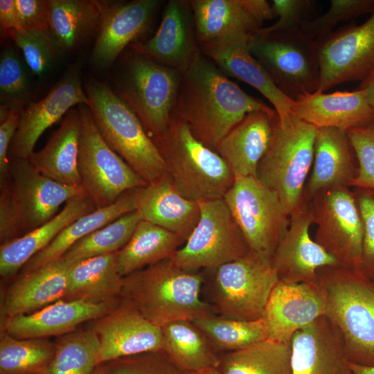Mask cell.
<instances>
[{"label":"cell","mask_w":374,"mask_h":374,"mask_svg":"<svg viewBox=\"0 0 374 374\" xmlns=\"http://www.w3.org/2000/svg\"><path fill=\"white\" fill-rule=\"evenodd\" d=\"M276 111L245 93L202 52L183 72L171 118L185 123L201 143L216 151L247 114Z\"/></svg>","instance_id":"cell-1"},{"label":"cell","mask_w":374,"mask_h":374,"mask_svg":"<svg viewBox=\"0 0 374 374\" xmlns=\"http://www.w3.org/2000/svg\"><path fill=\"white\" fill-rule=\"evenodd\" d=\"M203 283L202 274L183 269L168 258L124 276L121 300L161 328L173 321L215 314L201 299Z\"/></svg>","instance_id":"cell-2"},{"label":"cell","mask_w":374,"mask_h":374,"mask_svg":"<svg viewBox=\"0 0 374 374\" xmlns=\"http://www.w3.org/2000/svg\"><path fill=\"white\" fill-rule=\"evenodd\" d=\"M317 273L325 315L342 336L346 360L374 366V280L339 265Z\"/></svg>","instance_id":"cell-3"},{"label":"cell","mask_w":374,"mask_h":374,"mask_svg":"<svg viewBox=\"0 0 374 374\" xmlns=\"http://www.w3.org/2000/svg\"><path fill=\"white\" fill-rule=\"evenodd\" d=\"M178 192L196 202L223 199L235 175L221 156L201 143L188 126L171 118L166 132L154 140Z\"/></svg>","instance_id":"cell-4"},{"label":"cell","mask_w":374,"mask_h":374,"mask_svg":"<svg viewBox=\"0 0 374 374\" xmlns=\"http://www.w3.org/2000/svg\"><path fill=\"white\" fill-rule=\"evenodd\" d=\"M84 89L93 121L107 144L148 183L165 175L166 166L157 145L110 86L90 78Z\"/></svg>","instance_id":"cell-5"},{"label":"cell","mask_w":374,"mask_h":374,"mask_svg":"<svg viewBox=\"0 0 374 374\" xmlns=\"http://www.w3.org/2000/svg\"><path fill=\"white\" fill-rule=\"evenodd\" d=\"M316 131L293 114L284 120L276 115L269 147L258 166L256 177L277 194L290 217L305 199Z\"/></svg>","instance_id":"cell-6"},{"label":"cell","mask_w":374,"mask_h":374,"mask_svg":"<svg viewBox=\"0 0 374 374\" xmlns=\"http://www.w3.org/2000/svg\"><path fill=\"white\" fill-rule=\"evenodd\" d=\"M181 76V72L133 51L125 57L113 91L153 141L169 126Z\"/></svg>","instance_id":"cell-7"},{"label":"cell","mask_w":374,"mask_h":374,"mask_svg":"<svg viewBox=\"0 0 374 374\" xmlns=\"http://www.w3.org/2000/svg\"><path fill=\"white\" fill-rule=\"evenodd\" d=\"M249 48L277 87L292 100L318 89L317 42L302 29L256 33Z\"/></svg>","instance_id":"cell-8"},{"label":"cell","mask_w":374,"mask_h":374,"mask_svg":"<svg viewBox=\"0 0 374 374\" xmlns=\"http://www.w3.org/2000/svg\"><path fill=\"white\" fill-rule=\"evenodd\" d=\"M214 269L211 305L214 312L240 321L262 319L269 297L278 282L271 258L250 251L242 258Z\"/></svg>","instance_id":"cell-9"},{"label":"cell","mask_w":374,"mask_h":374,"mask_svg":"<svg viewBox=\"0 0 374 374\" xmlns=\"http://www.w3.org/2000/svg\"><path fill=\"white\" fill-rule=\"evenodd\" d=\"M80 136L78 171L82 186L96 208L114 204L125 193L145 186L101 136L88 106H78Z\"/></svg>","instance_id":"cell-10"},{"label":"cell","mask_w":374,"mask_h":374,"mask_svg":"<svg viewBox=\"0 0 374 374\" xmlns=\"http://www.w3.org/2000/svg\"><path fill=\"white\" fill-rule=\"evenodd\" d=\"M223 199L250 251L271 258L290 217L277 194L256 177H235Z\"/></svg>","instance_id":"cell-11"},{"label":"cell","mask_w":374,"mask_h":374,"mask_svg":"<svg viewBox=\"0 0 374 374\" xmlns=\"http://www.w3.org/2000/svg\"><path fill=\"white\" fill-rule=\"evenodd\" d=\"M197 226L171 258L179 267L213 269L240 259L250 249L223 199L198 202Z\"/></svg>","instance_id":"cell-12"},{"label":"cell","mask_w":374,"mask_h":374,"mask_svg":"<svg viewBox=\"0 0 374 374\" xmlns=\"http://www.w3.org/2000/svg\"><path fill=\"white\" fill-rule=\"evenodd\" d=\"M315 241L339 266L361 270L363 228L353 190L341 187L320 191L310 200Z\"/></svg>","instance_id":"cell-13"},{"label":"cell","mask_w":374,"mask_h":374,"mask_svg":"<svg viewBox=\"0 0 374 374\" xmlns=\"http://www.w3.org/2000/svg\"><path fill=\"white\" fill-rule=\"evenodd\" d=\"M320 81L317 91L359 81L374 71V10L361 24H346L317 40Z\"/></svg>","instance_id":"cell-14"},{"label":"cell","mask_w":374,"mask_h":374,"mask_svg":"<svg viewBox=\"0 0 374 374\" xmlns=\"http://www.w3.org/2000/svg\"><path fill=\"white\" fill-rule=\"evenodd\" d=\"M89 106L81 79V62L73 63L41 100L20 112L17 129L10 146L9 159H29L39 138L75 106Z\"/></svg>","instance_id":"cell-15"},{"label":"cell","mask_w":374,"mask_h":374,"mask_svg":"<svg viewBox=\"0 0 374 374\" xmlns=\"http://www.w3.org/2000/svg\"><path fill=\"white\" fill-rule=\"evenodd\" d=\"M10 190L21 236L43 225L83 187L57 183L39 172L28 159L10 160Z\"/></svg>","instance_id":"cell-16"},{"label":"cell","mask_w":374,"mask_h":374,"mask_svg":"<svg viewBox=\"0 0 374 374\" xmlns=\"http://www.w3.org/2000/svg\"><path fill=\"white\" fill-rule=\"evenodd\" d=\"M199 46L234 36H252L276 17L266 0H193Z\"/></svg>","instance_id":"cell-17"},{"label":"cell","mask_w":374,"mask_h":374,"mask_svg":"<svg viewBox=\"0 0 374 374\" xmlns=\"http://www.w3.org/2000/svg\"><path fill=\"white\" fill-rule=\"evenodd\" d=\"M312 224L310 202L305 199L290 215L288 229L271 258L279 281L318 283L319 268L339 265L335 258L310 238Z\"/></svg>","instance_id":"cell-18"},{"label":"cell","mask_w":374,"mask_h":374,"mask_svg":"<svg viewBox=\"0 0 374 374\" xmlns=\"http://www.w3.org/2000/svg\"><path fill=\"white\" fill-rule=\"evenodd\" d=\"M93 321L90 328L100 342L98 364L162 349L161 328L125 301L121 300L114 308Z\"/></svg>","instance_id":"cell-19"},{"label":"cell","mask_w":374,"mask_h":374,"mask_svg":"<svg viewBox=\"0 0 374 374\" xmlns=\"http://www.w3.org/2000/svg\"><path fill=\"white\" fill-rule=\"evenodd\" d=\"M100 19L91 52L93 62L107 68L149 26L159 0L99 1Z\"/></svg>","instance_id":"cell-20"},{"label":"cell","mask_w":374,"mask_h":374,"mask_svg":"<svg viewBox=\"0 0 374 374\" xmlns=\"http://www.w3.org/2000/svg\"><path fill=\"white\" fill-rule=\"evenodd\" d=\"M130 46L132 51L159 64L180 72L185 71L201 53L190 1H169L155 34Z\"/></svg>","instance_id":"cell-21"},{"label":"cell","mask_w":374,"mask_h":374,"mask_svg":"<svg viewBox=\"0 0 374 374\" xmlns=\"http://www.w3.org/2000/svg\"><path fill=\"white\" fill-rule=\"evenodd\" d=\"M325 315V302L318 283L279 281L266 304L262 319L267 339L291 343L294 335Z\"/></svg>","instance_id":"cell-22"},{"label":"cell","mask_w":374,"mask_h":374,"mask_svg":"<svg viewBox=\"0 0 374 374\" xmlns=\"http://www.w3.org/2000/svg\"><path fill=\"white\" fill-rule=\"evenodd\" d=\"M252 37L234 36L201 45L199 48L225 75L255 88L271 103L278 118L284 120L292 114L294 100L277 87L265 69L251 53L249 46Z\"/></svg>","instance_id":"cell-23"},{"label":"cell","mask_w":374,"mask_h":374,"mask_svg":"<svg viewBox=\"0 0 374 374\" xmlns=\"http://www.w3.org/2000/svg\"><path fill=\"white\" fill-rule=\"evenodd\" d=\"M130 193L142 220L179 235L185 242L199 222L198 202L182 196L168 172Z\"/></svg>","instance_id":"cell-24"},{"label":"cell","mask_w":374,"mask_h":374,"mask_svg":"<svg viewBox=\"0 0 374 374\" xmlns=\"http://www.w3.org/2000/svg\"><path fill=\"white\" fill-rule=\"evenodd\" d=\"M292 114L316 128L335 127L344 131L374 125V108L364 89L321 91L294 100Z\"/></svg>","instance_id":"cell-25"},{"label":"cell","mask_w":374,"mask_h":374,"mask_svg":"<svg viewBox=\"0 0 374 374\" xmlns=\"http://www.w3.org/2000/svg\"><path fill=\"white\" fill-rule=\"evenodd\" d=\"M120 301L93 304L61 299L32 313L1 320V330L18 339L61 337L75 330L82 323L107 314Z\"/></svg>","instance_id":"cell-26"},{"label":"cell","mask_w":374,"mask_h":374,"mask_svg":"<svg viewBox=\"0 0 374 374\" xmlns=\"http://www.w3.org/2000/svg\"><path fill=\"white\" fill-rule=\"evenodd\" d=\"M292 374H351L338 328L323 315L291 340Z\"/></svg>","instance_id":"cell-27"},{"label":"cell","mask_w":374,"mask_h":374,"mask_svg":"<svg viewBox=\"0 0 374 374\" xmlns=\"http://www.w3.org/2000/svg\"><path fill=\"white\" fill-rule=\"evenodd\" d=\"M71 263L60 258L21 273L1 293V320L37 311L63 299Z\"/></svg>","instance_id":"cell-28"},{"label":"cell","mask_w":374,"mask_h":374,"mask_svg":"<svg viewBox=\"0 0 374 374\" xmlns=\"http://www.w3.org/2000/svg\"><path fill=\"white\" fill-rule=\"evenodd\" d=\"M355 154L346 131L317 128L312 171L304 195L310 202L317 193L352 186L357 173Z\"/></svg>","instance_id":"cell-29"},{"label":"cell","mask_w":374,"mask_h":374,"mask_svg":"<svg viewBox=\"0 0 374 374\" xmlns=\"http://www.w3.org/2000/svg\"><path fill=\"white\" fill-rule=\"evenodd\" d=\"M277 115L249 113L220 141L216 152L235 177H256L258 163L269 147Z\"/></svg>","instance_id":"cell-30"},{"label":"cell","mask_w":374,"mask_h":374,"mask_svg":"<svg viewBox=\"0 0 374 374\" xmlns=\"http://www.w3.org/2000/svg\"><path fill=\"white\" fill-rule=\"evenodd\" d=\"M96 207L86 193L72 197L51 220L26 234L0 246V275L12 276L48 246L68 225Z\"/></svg>","instance_id":"cell-31"},{"label":"cell","mask_w":374,"mask_h":374,"mask_svg":"<svg viewBox=\"0 0 374 374\" xmlns=\"http://www.w3.org/2000/svg\"><path fill=\"white\" fill-rule=\"evenodd\" d=\"M78 109H70L45 145L29 157L42 175L64 185L80 186L78 153L80 136Z\"/></svg>","instance_id":"cell-32"},{"label":"cell","mask_w":374,"mask_h":374,"mask_svg":"<svg viewBox=\"0 0 374 374\" xmlns=\"http://www.w3.org/2000/svg\"><path fill=\"white\" fill-rule=\"evenodd\" d=\"M123 280L117 267V252L76 261L69 267L63 299L93 304L118 302Z\"/></svg>","instance_id":"cell-33"},{"label":"cell","mask_w":374,"mask_h":374,"mask_svg":"<svg viewBox=\"0 0 374 374\" xmlns=\"http://www.w3.org/2000/svg\"><path fill=\"white\" fill-rule=\"evenodd\" d=\"M100 19L99 1L49 0V30L62 53L97 34Z\"/></svg>","instance_id":"cell-34"},{"label":"cell","mask_w":374,"mask_h":374,"mask_svg":"<svg viewBox=\"0 0 374 374\" xmlns=\"http://www.w3.org/2000/svg\"><path fill=\"white\" fill-rule=\"evenodd\" d=\"M185 241L179 235L141 220L129 242L117 252V267L124 277L172 258Z\"/></svg>","instance_id":"cell-35"},{"label":"cell","mask_w":374,"mask_h":374,"mask_svg":"<svg viewBox=\"0 0 374 374\" xmlns=\"http://www.w3.org/2000/svg\"><path fill=\"white\" fill-rule=\"evenodd\" d=\"M135 207L130 191L114 204L86 214L65 227L44 249L34 256L21 269L26 273L61 258L77 242L128 213Z\"/></svg>","instance_id":"cell-36"},{"label":"cell","mask_w":374,"mask_h":374,"mask_svg":"<svg viewBox=\"0 0 374 374\" xmlns=\"http://www.w3.org/2000/svg\"><path fill=\"white\" fill-rule=\"evenodd\" d=\"M161 329L162 349L182 368L199 373L219 366L220 355L192 321H173Z\"/></svg>","instance_id":"cell-37"},{"label":"cell","mask_w":374,"mask_h":374,"mask_svg":"<svg viewBox=\"0 0 374 374\" xmlns=\"http://www.w3.org/2000/svg\"><path fill=\"white\" fill-rule=\"evenodd\" d=\"M291 343L266 339L220 355V374H292Z\"/></svg>","instance_id":"cell-38"},{"label":"cell","mask_w":374,"mask_h":374,"mask_svg":"<svg viewBox=\"0 0 374 374\" xmlns=\"http://www.w3.org/2000/svg\"><path fill=\"white\" fill-rule=\"evenodd\" d=\"M100 342L91 329L60 337L45 374H91L98 364Z\"/></svg>","instance_id":"cell-39"},{"label":"cell","mask_w":374,"mask_h":374,"mask_svg":"<svg viewBox=\"0 0 374 374\" xmlns=\"http://www.w3.org/2000/svg\"><path fill=\"white\" fill-rule=\"evenodd\" d=\"M55 351L47 338L18 339L5 331L0 335V374L45 371Z\"/></svg>","instance_id":"cell-40"},{"label":"cell","mask_w":374,"mask_h":374,"mask_svg":"<svg viewBox=\"0 0 374 374\" xmlns=\"http://www.w3.org/2000/svg\"><path fill=\"white\" fill-rule=\"evenodd\" d=\"M217 351L238 350L267 339L262 319L240 321L215 314L192 321Z\"/></svg>","instance_id":"cell-41"},{"label":"cell","mask_w":374,"mask_h":374,"mask_svg":"<svg viewBox=\"0 0 374 374\" xmlns=\"http://www.w3.org/2000/svg\"><path fill=\"white\" fill-rule=\"evenodd\" d=\"M141 220L137 211L125 214L80 240L61 258L71 264L118 252L129 242Z\"/></svg>","instance_id":"cell-42"},{"label":"cell","mask_w":374,"mask_h":374,"mask_svg":"<svg viewBox=\"0 0 374 374\" xmlns=\"http://www.w3.org/2000/svg\"><path fill=\"white\" fill-rule=\"evenodd\" d=\"M30 80L26 67L17 52L4 48L0 56L1 105L21 110L31 98Z\"/></svg>","instance_id":"cell-43"},{"label":"cell","mask_w":374,"mask_h":374,"mask_svg":"<svg viewBox=\"0 0 374 374\" xmlns=\"http://www.w3.org/2000/svg\"><path fill=\"white\" fill-rule=\"evenodd\" d=\"M22 51L28 69L42 77L62 53L50 30L21 29L7 34Z\"/></svg>","instance_id":"cell-44"},{"label":"cell","mask_w":374,"mask_h":374,"mask_svg":"<svg viewBox=\"0 0 374 374\" xmlns=\"http://www.w3.org/2000/svg\"><path fill=\"white\" fill-rule=\"evenodd\" d=\"M373 10L374 0H330L327 12L305 22L302 30L319 40L333 32L339 24Z\"/></svg>","instance_id":"cell-45"},{"label":"cell","mask_w":374,"mask_h":374,"mask_svg":"<svg viewBox=\"0 0 374 374\" xmlns=\"http://www.w3.org/2000/svg\"><path fill=\"white\" fill-rule=\"evenodd\" d=\"M105 364L107 374H199L182 368L163 349L119 358Z\"/></svg>","instance_id":"cell-46"},{"label":"cell","mask_w":374,"mask_h":374,"mask_svg":"<svg viewBox=\"0 0 374 374\" xmlns=\"http://www.w3.org/2000/svg\"><path fill=\"white\" fill-rule=\"evenodd\" d=\"M357 162L352 186L374 189V125L347 131Z\"/></svg>","instance_id":"cell-47"},{"label":"cell","mask_w":374,"mask_h":374,"mask_svg":"<svg viewBox=\"0 0 374 374\" xmlns=\"http://www.w3.org/2000/svg\"><path fill=\"white\" fill-rule=\"evenodd\" d=\"M353 193L363 228L362 257L360 271L374 277V189L354 187Z\"/></svg>","instance_id":"cell-48"},{"label":"cell","mask_w":374,"mask_h":374,"mask_svg":"<svg viewBox=\"0 0 374 374\" xmlns=\"http://www.w3.org/2000/svg\"><path fill=\"white\" fill-rule=\"evenodd\" d=\"M272 8L276 22L263 26L256 33L271 34L302 29L305 22L310 20V15L315 2L312 0H273Z\"/></svg>","instance_id":"cell-49"},{"label":"cell","mask_w":374,"mask_h":374,"mask_svg":"<svg viewBox=\"0 0 374 374\" xmlns=\"http://www.w3.org/2000/svg\"><path fill=\"white\" fill-rule=\"evenodd\" d=\"M19 237L21 233L8 177L0 181V243L3 244Z\"/></svg>","instance_id":"cell-50"},{"label":"cell","mask_w":374,"mask_h":374,"mask_svg":"<svg viewBox=\"0 0 374 374\" xmlns=\"http://www.w3.org/2000/svg\"><path fill=\"white\" fill-rule=\"evenodd\" d=\"M22 29L49 30V0H15Z\"/></svg>","instance_id":"cell-51"},{"label":"cell","mask_w":374,"mask_h":374,"mask_svg":"<svg viewBox=\"0 0 374 374\" xmlns=\"http://www.w3.org/2000/svg\"><path fill=\"white\" fill-rule=\"evenodd\" d=\"M20 112L11 110L8 118L0 123V181L9 177L8 152L18 127Z\"/></svg>","instance_id":"cell-52"},{"label":"cell","mask_w":374,"mask_h":374,"mask_svg":"<svg viewBox=\"0 0 374 374\" xmlns=\"http://www.w3.org/2000/svg\"><path fill=\"white\" fill-rule=\"evenodd\" d=\"M0 28L6 34L22 29L15 0L0 1Z\"/></svg>","instance_id":"cell-53"},{"label":"cell","mask_w":374,"mask_h":374,"mask_svg":"<svg viewBox=\"0 0 374 374\" xmlns=\"http://www.w3.org/2000/svg\"><path fill=\"white\" fill-rule=\"evenodd\" d=\"M359 89L366 91L368 100L374 108V71L367 78L360 82Z\"/></svg>","instance_id":"cell-54"},{"label":"cell","mask_w":374,"mask_h":374,"mask_svg":"<svg viewBox=\"0 0 374 374\" xmlns=\"http://www.w3.org/2000/svg\"><path fill=\"white\" fill-rule=\"evenodd\" d=\"M351 374H374V366H363L347 361Z\"/></svg>","instance_id":"cell-55"},{"label":"cell","mask_w":374,"mask_h":374,"mask_svg":"<svg viewBox=\"0 0 374 374\" xmlns=\"http://www.w3.org/2000/svg\"><path fill=\"white\" fill-rule=\"evenodd\" d=\"M91 374H107V368L106 364H102L98 365Z\"/></svg>","instance_id":"cell-56"},{"label":"cell","mask_w":374,"mask_h":374,"mask_svg":"<svg viewBox=\"0 0 374 374\" xmlns=\"http://www.w3.org/2000/svg\"><path fill=\"white\" fill-rule=\"evenodd\" d=\"M199 374H220L216 368H211L204 370L199 373Z\"/></svg>","instance_id":"cell-57"},{"label":"cell","mask_w":374,"mask_h":374,"mask_svg":"<svg viewBox=\"0 0 374 374\" xmlns=\"http://www.w3.org/2000/svg\"><path fill=\"white\" fill-rule=\"evenodd\" d=\"M26 374H45V373L44 371H42V372L30 373H26Z\"/></svg>","instance_id":"cell-58"},{"label":"cell","mask_w":374,"mask_h":374,"mask_svg":"<svg viewBox=\"0 0 374 374\" xmlns=\"http://www.w3.org/2000/svg\"><path fill=\"white\" fill-rule=\"evenodd\" d=\"M372 279L374 280V277Z\"/></svg>","instance_id":"cell-59"}]
</instances>
